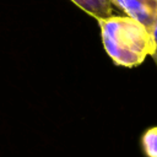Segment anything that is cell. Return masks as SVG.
I'll use <instances>...</instances> for the list:
<instances>
[{"instance_id":"3957f363","label":"cell","mask_w":157,"mask_h":157,"mask_svg":"<svg viewBox=\"0 0 157 157\" xmlns=\"http://www.w3.org/2000/svg\"><path fill=\"white\" fill-rule=\"evenodd\" d=\"M76 6L97 21L113 15V5L110 0H71Z\"/></svg>"},{"instance_id":"277c9868","label":"cell","mask_w":157,"mask_h":157,"mask_svg":"<svg viewBox=\"0 0 157 157\" xmlns=\"http://www.w3.org/2000/svg\"><path fill=\"white\" fill-rule=\"evenodd\" d=\"M141 147L146 157H157V126L150 128L142 134Z\"/></svg>"},{"instance_id":"7a4b0ae2","label":"cell","mask_w":157,"mask_h":157,"mask_svg":"<svg viewBox=\"0 0 157 157\" xmlns=\"http://www.w3.org/2000/svg\"><path fill=\"white\" fill-rule=\"evenodd\" d=\"M126 16L142 23L150 32L157 18V0H110Z\"/></svg>"},{"instance_id":"5b68a950","label":"cell","mask_w":157,"mask_h":157,"mask_svg":"<svg viewBox=\"0 0 157 157\" xmlns=\"http://www.w3.org/2000/svg\"><path fill=\"white\" fill-rule=\"evenodd\" d=\"M151 36H152V42H153V53H152L151 56H152L155 64L157 65V18H156L155 25H153V27H152Z\"/></svg>"},{"instance_id":"6da1fadb","label":"cell","mask_w":157,"mask_h":157,"mask_svg":"<svg viewBox=\"0 0 157 157\" xmlns=\"http://www.w3.org/2000/svg\"><path fill=\"white\" fill-rule=\"evenodd\" d=\"M105 53L118 66L135 67L153 53L151 32L126 15H112L98 20Z\"/></svg>"}]
</instances>
